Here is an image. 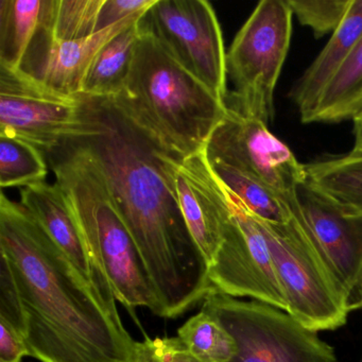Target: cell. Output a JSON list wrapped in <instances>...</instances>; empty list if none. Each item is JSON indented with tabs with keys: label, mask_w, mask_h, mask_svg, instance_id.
Here are the masks:
<instances>
[{
	"label": "cell",
	"mask_w": 362,
	"mask_h": 362,
	"mask_svg": "<svg viewBox=\"0 0 362 362\" xmlns=\"http://www.w3.org/2000/svg\"><path fill=\"white\" fill-rule=\"evenodd\" d=\"M289 204L351 310L361 308L362 216L346 213L307 180Z\"/></svg>",
	"instance_id": "30bf717a"
},
{
	"label": "cell",
	"mask_w": 362,
	"mask_h": 362,
	"mask_svg": "<svg viewBox=\"0 0 362 362\" xmlns=\"http://www.w3.org/2000/svg\"><path fill=\"white\" fill-rule=\"evenodd\" d=\"M307 182L340 205L362 216V156L346 154L304 164Z\"/></svg>",
	"instance_id": "d6986e66"
},
{
	"label": "cell",
	"mask_w": 362,
	"mask_h": 362,
	"mask_svg": "<svg viewBox=\"0 0 362 362\" xmlns=\"http://www.w3.org/2000/svg\"><path fill=\"white\" fill-rule=\"evenodd\" d=\"M57 7L58 0H0V65L41 78Z\"/></svg>",
	"instance_id": "9a60e30c"
},
{
	"label": "cell",
	"mask_w": 362,
	"mask_h": 362,
	"mask_svg": "<svg viewBox=\"0 0 362 362\" xmlns=\"http://www.w3.org/2000/svg\"><path fill=\"white\" fill-rule=\"evenodd\" d=\"M190 75L226 103L228 67L221 27L206 0H156L139 22Z\"/></svg>",
	"instance_id": "ba28073f"
},
{
	"label": "cell",
	"mask_w": 362,
	"mask_h": 362,
	"mask_svg": "<svg viewBox=\"0 0 362 362\" xmlns=\"http://www.w3.org/2000/svg\"><path fill=\"white\" fill-rule=\"evenodd\" d=\"M287 0H262L237 33L226 54L234 84L226 107L269 124L274 118V93L292 35Z\"/></svg>",
	"instance_id": "5b68a950"
},
{
	"label": "cell",
	"mask_w": 362,
	"mask_h": 362,
	"mask_svg": "<svg viewBox=\"0 0 362 362\" xmlns=\"http://www.w3.org/2000/svg\"><path fill=\"white\" fill-rule=\"evenodd\" d=\"M209 162L228 165L272 188L286 200L306 181L304 164L260 120L228 109L205 148Z\"/></svg>",
	"instance_id": "7c38bea8"
},
{
	"label": "cell",
	"mask_w": 362,
	"mask_h": 362,
	"mask_svg": "<svg viewBox=\"0 0 362 362\" xmlns=\"http://www.w3.org/2000/svg\"><path fill=\"white\" fill-rule=\"evenodd\" d=\"M105 0H58L54 18L56 41H74L97 33Z\"/></svg>",
	"instance_id": "cb8c5ba5"
},
{
	"label": "cell",
	"mask_w": 362,
	"mask_h": 362,
	"mask_svg": "<svg viewBox=\"0 0 362 362\" xmlns=\"http://www.w3.org/2000/svg\"><path fill=\"white\" fill-rule=\"evenodd\" d=\"M175 189L184 221L209 266L223 243L233 215L226 188L214 175L205 150L180 162Z\"/></svg>",
	"instance_id": "4fadbf2b"
},
{
	"label": "cell",
	"mask_w": 362,
	"mask_h": 362,
	"mask_svg": "<svg viewBox=\"0 0 362 362\" xmlns=\"http://www.w3.org/2000/svg\"><path fill=\"white\" fill-rule=\"evenodd\" d=\"M20 203L64 252L107 308L119 315L111 283L86 245L60 186L46 181L27 186L21 189Z\"/></svg>",
	"instance_id": "5bb4252c"
},
{
	"label": "cell",
	"mask_w": 362,
	"mask_h": 362,
	"mask_svg": "<svg viewBox=\"0 0 362 362\" xmlns=\"http://www.w3.org/2000/svg\"><path fill=\"white\" fill-rule=\"evenodd\" d=\"M156 0H105L99 14L97 33L110 28L126 18L148 11Z\"/></svg>",
	"instance_id": "4316f807"
},
{
	"label": "cell",
	"mask_w": 362,
	"mask_h": 362,
	"mask_svg": "<svg viewBox=\"0 0 362 362\" xmlns=\"http://www.w3.org/2000/svg\"><path fill=\"white\" fill-rule=\"evenodd\" d=\"M202 308L234 337L238 351L230 362H338L334 347L317 332L276 307L213 290Z\"/></svg>",
	"instance_id": "52a82bcc"
},
{
	"label": "cell",
	"mask_w": 362,
	"mask_h": 362,
	"mask_svg": "<svg viewBox=\"0 0 362 362\" xmlns=\"http://www.w3.org/2000/svg\"><path fill=\"white\" fill-rule=\"evenodd\" d=\"M362 109V39L326 84L308 124L351 119Z\"/></svg>",
	"instance_id": "ffe728a7"
},
{
	"label": "cell",
	"mask_w": 362,
	"mask_h": 362,
	"mask_svg": "<svg viewBox=\"0 0 362 362\" xmlns=\"http://www.w3.org/2000/svg\"><path fill=\"white\" fill-rule=\"evenodd\" d=\"M256 221L268 243L287 313L313 332L336 330L345 325L351 311L346 298L298 220L292 216L285 224Z\"/></svg>",
	"instance_id": "8992f818"
},
{
	"label": "cell",
	"mask_w": 362,
	"mask_h": 362,
	"mask_svg": "<svg viewBox=\"0 0 362 362\" xmlns=\"http://www.w3.org/2000/svg\"><path fill=\"white\" fill-rule=\"evenodd\" d=\"M113 98L183 158L204 151L228 113L223 100L141 31L126 86Z\"/></svg>",
	"instance_id": "277c9868"
},
{
	"label": "cell",
	"mask_w": 362,
	"mask_h": 362,
	"mask_svg": "<svg viewBox=\"0 0 362 362\" xmlns=\"http://www.w3.org/2000/svg\"><path fill=\"white\" fill-rule=\"evenodd\" d=\"M80 99L79 124L67 137L103 173L153 284L158 317H181L214 290L177 200L175 169L184 158L115 99Z\"/></svg>",
	"instance_id": "6da1fadb"
},
{
	"label": "cell",
	"mask_w": 362,
	"mask_h": 362,
	"mask_svg": "<svg viewBox=\"0 0 362 362\" xmlns=\"http://www.w3.org/2000/svg\"><path fill=\"white\" fill-rule=\"evenodd\" d=\"M81 99L46 86L20 69L0 65V135L47 154L79 124Z\"/></svg>",
	"instance_id": "8fae6325"
},
{
	"label": "cell",
	"mask_w": 362,
	"mask_h": 362,
	"mask_svg": "<svg viewBox=\"0 0 362 362\" xmlns=\"http://www.w3.org/2000/svg\"><path fill=\"white\" fill-rule=\"evenodd\" d=\"M354 147L349 154L356 156H362V109L354 116Z\"/></svg>",
	"instance_id": "f546056e"
},
{
	"label": "cell",
	"mask_w": 362,
	"mask_h": 362,
	"mask_svg": "<svg viewBox=\"0 0 362 362\" xmlns=\"http://www.w3.org/2000/svg\"><path fill=\"white\" fill-rule=\"evenodd\" d=\"M148 340L158 362H199L188 354L177 337L175 338H148Z\"/></svg>",
	"instance_id": "f1b7e54d"
},
{
	"label": "cell",
	"mask_w": 362,
	"mask_h": 362,
	"mask_svg": "<svg viewBox=\"0 0 362 362\" xmlns=\"http://www.w3.org/2000/svg\"><path fill=\"white\" fill-rule=\"evenodd\" d=\"M222 185L234 194L256 219L272 224L288 223L292 219L289 201L259 180L220 162H209Z\"/></svg>",
	"instance_id": "44dd1931"
},
{
	"label": "cell",
	"mask_w": 362,
	"mask_h": 362,
	"mask_svg": "<svg viewBox=\"0 0 362 362\" xmlns=\"http://www.w3.org/2000/svg\"><path fill=\"white\" fill-rule=\"evenodd\" d=\"M0 256L16 277L28 356L40 362H137L139 342L21 203L0 194Z\"/></svg>",
	"instance_id": "7a4b0ae2"
},
{
	"label": "cell",
	"mask_w": 362,
	"mask_h": 362,
	"mask_svg": "<svg viewBox=\"0 0 362 362\" xmlns=\"http://www.w3.org/2000/svg\"><path fill=\"white\" fill-rule=\"evenodd\" d=\"M45 156L116 300L126 308L146 307L158 315V298L145 262L96 163L71 137Z\"/></svg>",
	"instance_id": "3957f363"
},
{
	"label": "cell",
	"mask_w": 362,
	"mask_h": 362,
	"mask_svg": "<svg viewBox=\"0 0 362 362\" xmlns=\"http://www.w3.org/2000/svg\"><path fill=\"white\" fill-rule=\"evenodd\" d=\"M137 362H158L154 357L153 351L150 347L149 340L146 338L143 342H139V358Z\"/></svg>",
	"instance_id": "4dcf8cb0"
},
{
	"label": "cell",
	"mask_w": 362,
	"mask_h": 362,
	"mask_svg": "<svg viewBox=\"0 0 362 362\" xmlns=\"http://www.w3.org/2000/svg\"><path fill=\"white\" fill-rule=\"evenodd\" d=\"M146 12L126 18L84 39L54 41L40 80L48 88L62 94L81 95L86 75L101 50L120 33L139 23Z\"/></svg>",
	"instance_id": "e0dca14e"
},
{
	"label": "cell",
	"mask_w": 362,
	"mask_h": 362,
	"mask_svg": "<svg viewBox=\"0 0 362 362\" xmlns=\"http://www.w3.org/2000/svg\"><path fill=\"white\" fill-rule=\"evenodd\" d=\"M287 3L298 23L309 27L315 37H322L338 29L349 11L351 0H287Z\"/></svg>",
	"instance_id": "d4e9b609"
},
{
	"label": "cell",
	"mask_w": 362,
	"mask_h": 362,
	"mask_svg": "<svg viewBox=\"0 0 362 362\" xmlns=\"http://www.w3.org/2000/svg\"><path fill=\"white\" fill-rule=\"evenodd\" d=\"M139 22L120 33L101 50L86 75L81 95L113 98L122 92L141 37Z\"/></svg>",
	"instance_id": "ac0fdd59"
},
{
	"label": "cell",
	"mask_w": 362,
	"mask_h": 362,
	"mask_svg": "<svg viewBox=\"0 0 362 362\" xmlns=\"http://www.w3.org/2000/svg\"><path fill=\"white\" fill-rule=\"evenodd\" d=\"M48 173L47 158L31 144L0 135V186L27 187L41 183Z\"/></svg>",
	"instance_id": "603a6c76"
},
{
	"label": "cell",
	"mask_w": 362,
	"mask_h": 362,
	"mask_svg": "<svg viewBox=\"0 0 362 362\" xmlns=\"http://www.w3.org/2000/svg\"><path fill=\"white\" fill-rule=\"evenodd\" d=\"M361 39L362 0H351L340 26L290 92V98L298 107L302 122L308 124L326 84Z\"/></svg>",
	"instance_id": "2e32d148"
},
{
	"label": "cell",
	"mask_w": 362,
	"mask_h": 362,
	"mask_svg": "<svg viewBox=\"0 0 362 362\" xmlns=\"http://www.w3.org/2000/svg\"><path fill=\"white\" fill-rule=\"evenodd\" d=\"M177 338L199 362H230L238 351L234 337L206 309L189 317L177 330Z\"/></svg>",
	"instance_id": "7402d4cb"
},
{
	"label": "cell",
	"mask_w": 362,
	"mask_h": 362,
	"mask_svg": "<svg viewBox=\"0 0 362 362\" xmlns=\"http://www.w3.org/2000/svg\"><path fill=\"white\" fill-rule=\"evenodd\" d=\"M0 362H21L28 356L24 337L5 321H0Z\"/></svg>",
	"instance_id": "83f0119b"
},
{
	"label": "cell",
	"mask_w": 362,
	"mask_h": 362,
	"mask_svg": "<svg viewBox=\"0 0 362 362\" xmlns=\"http://www.w3.org/2000/svg\"><path fill=\"white\" fill-rule=\"evenodd\" d=\"M0 321L10 324L24 338L26 336V317L20 290L11 267L3 256H0Z\"/></svg>",
	"instance_id": "484cf974"
},
{
	"label": "cell",
	"mask_w": 362,
	"mask_h": 362,
	"mask_svg": "<svg viewBox=\"0 0 362 362\" xmlns=\"http://www.w3.org/2000/svg\"><path fill=\"white\" fill-rule=\"evenodd\" d=\"M226 192L233 219L223 243L209 266L214 290L287 311L285 294L262 228L241 201L226 188Z\"/></svg>",
	"instance_id": "9c48e42d"
}]
</instances>
